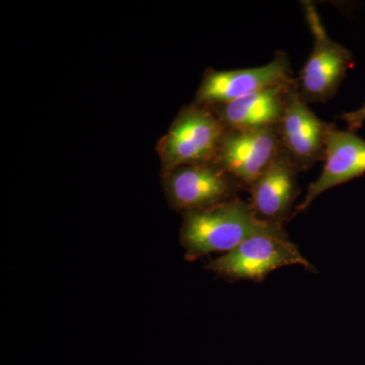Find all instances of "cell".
<instances>
[{"mask_svg":"<svg viewBox=\"0 0 365 365\" xmlns=\"http://www.w3.org/2000/svg\"><path fill=\"white\" fill-rule=\"evenodd\" d=\"M280 151L277 127L248 130L227 129L215 163L248 191L250 185L272 165Z\"/></svg>","mask_w":365,"mask_h":365,"instance_id":"obj_8","label":"cell"},{"mask_svg":"<svg viewBox=\"0 0 365 365\" xmlns=\"http://www.w3.org/2000/svg\"><path fill=\"white\" fill-rule=\"evenodd\" d=\"M227 131L206 106L185 107L160 141L163 169L168 173L181 165L215 162Z\"/></svg>","mask_w":365,"mask_h":365,"instance_id":"obj_4","label":"cell"},{"mask_svg":"<svg viewBox=\"0 0 365 365\" xmlns=\"http://www.w3.org/2000/svg\"><path fill=\"white\" fill-rule=\"evenodd\" d=\"M295 83L289 57L285 52L277 51L266 66L228 71L207 69L194 103L207 107L227 104L256 91Z\"/></svg>","mask_w":365,"mask_h":365,"instance_id":"obj_6","label":"cell"},{"mask_svg":"<svg viewBox=\"0 0 365 365\" xmlns=\"http://www.w3.org/2000/svg\"><path fill=\"white\" fill-rule=\"evenodd\" d=\"M343 121L348 125V131L356 132L362 128L365 122V103L359 109L355 111L343 113L340 116Z\"/></svg>","mask_w":365,"mask_h":365,"instance_id":"obj_12","label":"cell"},{"mask_svg":"<svg viewBox=\"0 0 365 365\" xmlns=\"http://www.w3.org/2000/svg\"><path fill=\"white\" fill-rule=\"evenodd\" d=\"M297 83L273 86L227 104L210 106L228 130H248L277 127L288 100ZM207 107V106H206Z\"/></svg>","mask_w":365,"mask_h":365,"instance_id":"obj_11","label":"cell"},{"mask_svg":"<svg viewBox=\"0 0 365 365\" xmlns=\"http://www.w3.org/2000/svg\"><path fill=\"white\" fill-rule=\"evenodd\" d=\"M324 163L321 176L309 185L304 200L295 207L294 216L306 211L328 190L364 176V139L354 132L340 130L334 124L327 140Z\"/></svg>","mask_w":365,"mask_h":365,"instance_id":"obj_10","label":"cell"},{"mask_svg":"<svg viewBox=\"0 0 365 365\" xmlns=\"http://www.w3.org/2000/svg\"><path fill=\"white\" fill-rule=\"evenodd\" d=\"M299 173L280 151L272 165L250 185L249 204L259 220L284 227L294 216V201L300 192Z\"/></svg>","mask_w":365,"mask_h":365,"instance_id":"obj_9","label":"cell"},{"mask_svg":"<svg viewBox=\"0 0 365 365\" xmlns=\"http://www.w3.org/2000/svg\"><path fill=\"white\" fill-rule=\"evenodd\" d=\"M334 123L319 119L294 90L277 130L281 151L300 173L325 158L327 140Z\"/></svg>","mask_w":365,"mask_h":365,"instance_id":"obj_7","label":"cell"},{"mask_svg":"<svg viewBox=\"0 0 365 365\" xmlns=\"http://www.w3.org/2000/svg\"><path fill=\"white\" fill-rule=\"evenodd\" d=\"M282 225L259 220L249 202L235 199L215 207L184 212L181 242L190 260L211 253L232 251L254 235Z\"/></svg>","mask_w":365,"mask_h":365,"instance_id":"obj_1","label":"cell"},{"mask_svg":"<svg viewBox=\"0 0 365 365\" xmlns=\"http://www.w3.org/2000/svg\"><path fill=\"white\" fill-rule=\"evenodd\" d=\"M292 265L316 272L314 265L290 241L284 227H277L249 237L232 251L211 261L207 269L230 281L262 282L273 271Z\"/></svg>","mask_w":365,"mask_h":365,"instance_id":"obj_2","label":"cell"},{"mask_svg":"<svg viewBox=\"0 0 365 365\" xmlns=\"http://www.w3.org/2000/svg\"><path fill=\"white\" fill-rule=\"evenodd\" d=\"M246 190L218 163H206L178 167L167 173L165 192L178 210H204L239 198Z\"/></svg>","mask_w":365,"mask_h":365,"instance_id":"obj_5","label":"cell"},{"mask_svg":"<svg viewBox=\"0 0 365 365\" xmlns=\"http://www.w3.org/2000/svg\"><path fill=\"white\" fill-rule=\"evenodd\" d=\"M312 36L313 49L297 78V91L307 103H326L335 97L348 71L354 64L352 53L329 37L317 7L300 2Z\"/></svg>","mask_w":365,"mask_h":365,"instance_id":"obj_3","label":"cell"}]
</instances>
